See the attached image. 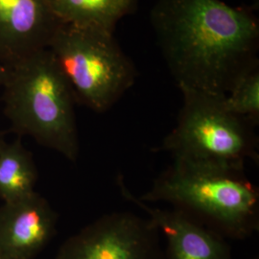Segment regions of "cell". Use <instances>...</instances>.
I'll return each mask as SVG.
<instances>
[{
  "label": "cell",
  "mask_w": 259,
  "mask_h": 259,
  "mask_svg": "<svg viewBox=\"0 0 259 259\" xmlns=\"http://www.w3.org/2000/svg\"><path fill=\"white\" fill-rule=\"evenodd\" d=\"M6 78V68L0 63V85H2Z\"/></svg>",
  "instance_id": "13"
},
{
  "label": "cell",
  "mask_w": 259,
  "mask_h": 259,
  "mask_svg": "<svg viewBox=\"0 0 259 259\" xmlns=\"http://www.w3.org/2000/svg\"><path fill=\"white\" fill-rule=\"evenodd\" d=\"M47 48L75 101L95 112L111 110L136 82V66L111 32L60 23Z\"/></svg>",
  "instance_id": "4"
},
{
  "label": "cell",
  "mask_w": 259,
  "mask_h": 259,
  "mask_svg": "<svg viewBox=\"0 0 259 259\" xmlns=\"http://www.w3.org/2000/svg\"><path fill=\"white\" fill-rule=\"evenodd\" d=\"M183 106L176 126L155 152L173 159L206 161L245 167L258 163V137L249 121L229 111L224 96L181 91Z\"/></svg>",
  "instance_id": "5"
},
{
  "label": "cell",
  "mask_w": 259,
  "mask_h": 259,
  "mask_svg": "<svg viewBox=\"0 0 259 259\" xmlns=\"http://www.w3.org/2000/svg\"><path fill=\"white\" fill-rule=\"evenodd\" d=\"M56 259H165L160 232L148 217L118 211L103 215L69 237Z\"/></svg>",
  "instance_id": "6"
},
{
  "label": "cell",
  "mask_w": 259,
  "mask_h": 259,
  "mask_svg": "<svg viewBox=\"0 0 259 259\" xmlns=\"http://www.w3.org/2000/svg\"><path fill=\"white\" fill-rule=\"evenodd\" d=\"M37 172L30 154L19 141H0V197L13 203L35 192Z\"/></svg>",
  "instance_id": "11"
},
{
  "label": "cell",
  "mask_w": 259,
  "mask_h": 259,
  "mask_svg": "<svg viewBox=\"0 0 259 259\" xmlns=\"http://www.w3.org/2000/svg\"><path fill=\"white\" fill-rule=\"evenodd\" d=\"M60 23L114 33L117 23L135 13L140 0H49Z\"/></svg>",
  "instance_id": "10"
},
{
  "label": "cell",
  "mask_w": 259,
  "mask_h": 259,
  "mask_svg": "<svg viewBox=\"0 0 259 259\" xmlns=\"http://www.w3.org/2000/svg\"><path fill=\"white\" fill-rule=\"evenodd\" d=\"M229 111L249 121L254 127L259 124V65L252 67L233 83L224 96Z\"/></svg>",
  "instance_id": "12"
},
{
  "label": "cell",
  "mask_w": 259,
  "mask_h": 259,
  "mask_svg": "<svg viewBox=\"0 0 259 259\" xmlns=\"http://www.w3.org/2000/svg\"><path fill=\"white\" fill-rule=\"evenodd\" d=\"M59 25L49 0H0V63L47 48Z\"/></svg>",
  "instance_id": "8"
},
{
  "label": "cell",
  "mask_w": 259,
  "mask_h": 259,
  "mask_svg": "<svg viewBox=\"0 0 259 259\" xmlns=\"http://www.w3.org/2000/svg\"><path fill=\"white\" fill-rule=\"evenodd\" d=\"M5 114L14 129L75 162L80 154L73 93L48 48L6 67Z\"/></svg>",
  "instance_id": "3"
},
{
  "label": "cell",
  "mask_w": 259,
  "mask_h": 259,
  "mask_svg": "<svg viewBox=\"0 0 259 259\" xmlns=\"http://www.w3.org/2000/svg\"><path fill=\"white\" fill-rule=\"evenodd\" d=\"M120 193L147 214L166 239L165 259H233L232 248L221 234L178 208L161 209L142 202L128 188L123 176L117 177Z\"/></svg>",
  "instance_id": "7"
},
{
  "label": "cell",
  "mask_w": 259,
  "mask_h": 259,
  "mask_svg": "<svg viewBox=\"0 0 259 259\" xmlns=\"http://www.w3.org/2000/svg\"><path fill=\"white\" fill-rule=\"evenodd\" d=\"M57 214L36 191L0 209V259H32L52 239Z\"/></svg>",
  "instance_id": "9"
},
{
  "label": "cell",
  "mask_w": 259,
  "mask_h": 259,
  "mask_svg": "<svg viewBox=\"0 0 259 259\" xmlns=\"http://www.w3.org/2000/svg\"><path fill=\"white\" fill-rule=\"evenodd\" d=\"M244 169L225 163L173 159L139 198L144 203L170 204L226 239L245 240L259 231V191Z\"/></svg>",
  "instance_id": "2"
},
{
  "label": "cell",
  "mask_w": 259,
  "mask_h": 259,
  "mask_svg": "<svg viewBox=\"0 0 259 259\" xmlns=\"http://www.w3.org/2000/svg\"><path fill=\"white\" fill-rule=\"evenodd\" d=\"M150 21L181 91L225 96L259 65V21L223 0H157Z\"/></svg>",
  "instance_id": "1"
},
{
  "label": "cell",
  "mask_w": 259,
  "mask_h": 259,
  "mask_svg": "<svg viewBox=\"0 0 259 259\" xmlns=\"http://www.w3.org/2000/svg\"><path fill=\"white\" fill-rule=\"evenodd\" d=\"M252 259H258V257H254V258H252Z\"/></svg>",
  "instance_id": "14"
}]
</instances>
